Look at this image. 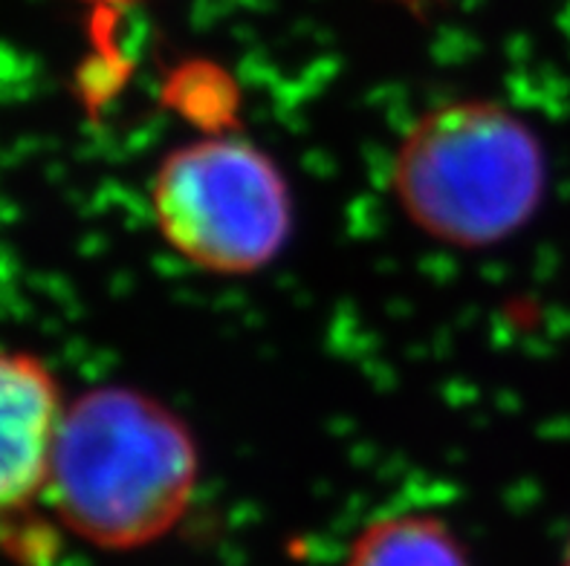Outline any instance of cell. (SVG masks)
Returning <instances> with one entry per match:
<instances>
[{"instance_id": "277c9868", "label": "cell", "mask_w": 570, "mask_h": 566, "mask_svg": "<svg viewBox=\"0 0 570 566\" xmlns=\"http://www.w3.org/2000/svg\"><path fill=\"white\" fill-rule=\"evenodd\" d=\"M65 401L47 367L0 350V517L47 495Z\"/></svg>"}, {"instance_id": "6da1fadb", "label": "cell", "mask_w": 570, "mask_h": 566, "mask_svg": "<svg viewBox=\"0 0 570 566\" xmlns=\"http://www.w3.org/2000/svg\"><path fill=\"white\" fill-rule=\"evenodd\" d=\"M197 477V445L183 419L130 387H96L65 408L47 500L72 535L125 553L180 524Z\"/></svg>"}, {"instance_id": "5b68a950", "label": "cell", "mask_w": 570, "mask_h": 566, "mask_svg": "<svg viewBox=\"0 0 570 566\" xmlns=\"http://www.w3.org/2000/svg\"><path fill=\"white\" fill-rule=\"evenodd\" d=\"M342 566H470V558L441 517L403 512L365 526Z\"/></svg>"}, {"instance_id": "3957f363", "label": "cell", "mask_w": 570, "mask_h": 566, "mask_svg": "<svg viewBox=\"0 0 570 566\" xmlns=\"http://www.w3.org/2000/svg\"><path fill=\"white\" fill-rule=\"evenodd\" d=\"M154 217L180 258L217 275H246L284 249L289 188L253 142L209 137L168 153L154 177Z\"/></svg>"}, {"instance_id": "7a4b0ae2", "label": "cell", "mask_w": 570, "mask_h": 566, "mask_svg": "<svg viewBox=\"0 0 570 566\" xmlns=\"http://www.w3.org/2000/svg\"><path fill=\"white\" fill-rule=\"evenodd\" d=\"M391 182L420 231L472 249L528 226L548 166L528 122L495 101L466 99L420 116L400 142Z\"/></svg>"}, {"instance_id": "52a82bcc", "label": "cell", "mask_w": 570, "mask_h": 566, "mask_svg": "<svg viewBox=\"0 0 570 566\" xmlns=\"http://www.w3.org/2000/svg\"><path fill=\"white\" fill-rule=\"evenodd\" d=\"M562 566H570V538H568V546H564V555H562Z\"/></svg>"}, {"instance_id": "8992f818", "label": "cell", "mask_w": 570, "mask_h": 566, "mask_svg": "<svg viewBox=\"0 0 570 566\" xmlns=\"http://www.w3.org/2000/svg\"><path fill=\"white\" fill-rule=\"evenodd\" d=\"M90 3H99V7H116V3H130V0H90Z\"/></svg>"}]
</instances>
